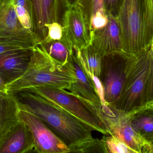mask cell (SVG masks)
<instances>
[{
	"mask_svg": "<svg viewBox=\"0 0 153 153\" xmlns=\"http://www.w3.org/2000/svg\"><path fill=\"white\" fill-rule=\"evenodd\" d=\"M43 97L60 107L81 121L91 131L107 135L108 130L92 103L78 98L64 89L48 86H37L24 89Z\"/></svg>",
	"mask_w": 153,
	"mask_h": 153,
	"instance_id": "5",
	"label": "cell"
},
{
	"mask_svg": "<svg viewBox=\"0 0 153 153\" xmlns=\"http://www.w3.org/2000/svg\"><path fill=\"white\" fill-rule=\"evenodd\" d=\"M72 153H107L102 139H93L92 141L76 147Z\"/></svg>",
	"mask_w": 153,
	"mask_h": 153,
	"instance_id": "23",
	"label": "cell"
},
{
	"mask_svg": "<svg viewBox=\"0 0 153 153\" xmlns=\"http://www.w3.org/2000/svg\"><path fill=\"white\" fill-rule=\"evenodd\" d=\"M15 0H0V45L32 50L40 42L35 32L24 28L17 17Z\"/></svg>",
	"mask_w": 153,
	"mask_h": 153,
	"instance_id": "7",
	"label": "cell"
},
{
	"mask_svg": "<svg viewBox=\"0 0 153 153\" xmlns=\"http://www.w3.org/2000/svg\"><path fill=\"white\" fill-rule=\"evenodd\" d=\"M73 63L65 66L53 60L38 45L33 49L27 69L20 78L7 84L8 93L37 86L68 90L76 81Z\"/></svg>",
	"mask_w": 153,
	"mask_h": 153,
	"instance_id": "4",
	"label": "cell"
},
{
	"mask_svg": "<svg viewBox=\"0 0 153 153\" xmlns=\"http://www.w3.org/2000/svg\"><path fill=\"white\" fill-rule=\"evenodd\" d=\"M128 55L121 52L102 57L100 80L105 105L111 106L120 96L125 82L124 69Z\"/></svg>",
	"mask_w": 153,
	"mask_h": 153,
	"instance_id": "8",
	"label": "cell"
},
{
	"mask_svg": "<svg viewBox=\"0 0 153 153\" xmlns=\"http://www.w3.org/2000/svg\"><path fill=\"white\" fill-rule=\"evenodd\" d=\"M151 94L152 96L153 95V70L152 72V83H151Z\"/></svg>",
	"mask_w": 153,
	"mask_h": 153,
	"instance_id": "28",
	"label": "cell"
},
{
	"mask_svg": "<svg viewBox=\"0 0 153 153\" xmlns=\"http://www.w3.org/2000/svg\"><path fill=\"white\" fill-rule=\"evenodd\" d=\"M34 149L35 143L32 133L27 125L21 120L0 145V153L34 152Z\"/></svg>",
	"mask_w": 153,
	"mask_h": 153,
	"instance_id": "14",
	"label": "cell"
},
{
	"mask_svg": "<svg viewBox=\"0 0 153 153\" xmlns=\"http://www.w3.org/2000/svg\"><path fill=\"white\" fill-rule=\"evenodd\" d=\"M117 16L124 53L136 54L150 48L153 37L152 0H123Z\"/></svg>",
	"mask_w": 153,
	"mask_h": 153,
	"instance_id": "2",
	"label": "cell"
},
{
	"mask_svg": "<svg viewBox=\"0 0 153 153\" xmlns=\"http://www.w3.org/2000/svg\"><path fill=\"white\" fill-rule=\"evenodd\" d=\"M74 1V0H71V1Z\"/></svg>",
	"mask_w": 153,
	"mask_h": 153,
	"instance_id": "31",
	"label": "cell"
},
{
	"mask_svg": "<svg viewBox=\"0 0 153 153\" xmlns=\"http://www.w3.org/2000/svg\"><path fill=\"white\" fill-rule=\"evenodd\" d=\"M8 94V93H3L0 92V96H1V95H4V94Z\"/></svg>",
	"mask_w": 153,
	"mask_h": 153,
	"instance_id": "30",
	"label": "cell"
},
{
	"mask_svg": "<svg viewBox=\"0 0 153 153\" xmlns=\"http://www.w3.org/2000/svg\"><path fill=\"white\" fill-rule=\"evenodd\" d=\"M56 62L61 65L70 66L72 64L74 50L72 45L63 37L60 40L40 42L39 45Z\"/></svg>",
	"mask_w": 153,
	"mask_h": 153,
	"instance_id": "18",
	"label": "cell"
},
{
	"mask_svg": "<svg viewBox=\"0 0 153 153\" xmlns=\"http://www.w3.org/2000/svg\"><path fill=\"white\" fill-rule=\"evenodd\" d=\"M48 34L45 39L40 42H49L54 40H60L63 37V28L62 24L58 22H53L46 25ZM39 42V43H40Z\"/></svg>",
	"mask_w": 153,
	"mask_h": 153,
	"instance_id": "24",
	"label": "cell"
},
{
	"mask_svg": "<svg viewBox=\"0 0 153 153\" xmlns=\"http://www.w3.org/2000/svg\"><path fill=\"white\" fill-rule=\"evenodd\" d=\"M20 49H24L20 47L12 46V45H0V55L10 51L20 50Z\"/></svg>",
	"mask_w": 153,
	"mask_h": 153,
	"instance_id": "26",
	"label": "cell"
},
{
	"mask_svg": "<svg viewBox=\"0 0 153 153\" xmlns=\"http://www.w3.org/2000/svg\"><path fill=\"white\" fill-rule=\"evenodd\" d=\"M152 1H153V0H152Z\"/></svg>",
	"mask_w": 153,
	"mask_h": 153,
	"instance_id": "32",
	"label": "cell"
},
{
	"mask_svg": "<svg viewBox=\"0 0 153 153\" xmlns=\"http://www.w3.org/2000/svg\"><path fill=\"white\" fill-rule=\"evenodd\" d=\"M150 49H151L152 51H153V37L152 39V43H151V46H150Z\"/></svg>",
	"mask_w": 153,
	"mask_h": 153,
	"instance_id": "29",
	"label": "cell"
},
{
	"mask_svg": "<svg viewBox=\"0 0 153 153\" xmlns=\"http://www.w3.org/2000/svg\"><path fill=\"white\" fill-rule=\"evenodd\" d=\"M107 153H136L126 143L113 136H103L102 138Z\"/></svg>",
	"mask_w": 153,
	"mask_h": 153,
	"instance_id": "21",
	"label": "cell"
},
{
	"mask_svg": "<svg viewBox=\"0 0 153 153\" xmlns=\"http://www.w3.org/2000/svg\"><path fill=\"white\" fill-rule=\"evenodd\" d=\"M19 119L30 129L35 143L34 152L68 153L70 149L41 119L24 110H19Z\"/></svg>",
	"mask_w": 153,
	"mask_h": 153,
	"instance_id": "9",
	"label": "cell"
},
{
	"mask_svg": "<svg viewBox=\"0 0 153 153\" xmlns=\"http://www.w3.org/2000/svg\"><path fill=\"white\" fill-rule=\"evenodd\" d=\"M123 0H103V4L106 13L117 15Z\"/></svg>",
	"mask_w": 153,
	"mask_h": 153,
	"instance_id": "25",
	"label": "cell"
},
{
	"mask_svg": "<svg viewBox=\"0 0 153 153\" xmlns=\"http://www.w3.org/2000/svg\"><path fill=\"white\" fill-rule=\"evenodd\" d=\"M72 63L76 81L71 84L68 90L78 98L94 105L102 104L93 82L85 72L74 53Z\"/></svg>",
	"mask_w": 153,
	"mask_h": 153,
	"instance_id": "15",
	"label": "cell"
},
{
	"mask_svg": "<svg viewBox=\"0 0 153 153\" xmlns=\"http://www.w3.org/2000/svg\"><path fill=\"white\" fill-rule=\"evenodd\" d=\"M0 92L8 93L7 92V84L0 76Z\"/></svg>",
	"mask_w": 153,
	"mask_h": 153,
	"instance_id": "27",
	"label": "cell"
},
{
	"mask_svg": "<svg viewBox=\"0 0 153 153\" xmlns=\"http://www.w3.org/2000/svg\"><path fill=\"white\" fill-rule=\"evenodd\" d=\"M132 125L135 129L144 136L152 135L153 137V118L143 116L132 120Z\"/></svg>",
	"mask_w": 153,
	"mask_h": 153,
	"instance_id": "22",
	"label": "cell"
},
{
	"mask_svg": "<svg viewBox=\"0 0 153 153\" xmlns=\"http://www.w3.org/2000/svg\"><path fill=\"white\" fill-rule=\"evenodd\" d=\"M19 110L41 119L69 147L70 153L94 139L91 131L72 115L38 94L21 90L10 93Z\"/></svg>",
	"mask_w": 153,
	"mask_h": 153,
	"instance_id": "1",
	"label": "cell"
},
{
	"mask_svg": "<svg viewBox=\"0 0 153 153\" xmlns=\"http://www.w3.org/2000/svg\"><path fill=\"white\" fill-rule=\"evenodd\" d=\"M28 1L33 12L34 31L41 41L47 36L46 25L53 22L61 23L63 13L72 4L71 0Z\"/></svg>",
	"mask_w": 153,
	"mask_h": 153,
	"instance_id": "10",
	"label": "cell"
},
{
	"mask_svg": "<svg viewBox=\"0 0 153 153\" xmlns=\"http://www.w3.org/2000/svg\"><path fill=\"white\" fill-rule=\"evenodd\" d=\"M19 108L10 93L0 96V145L7 135L20 121Z\"/></svg>",
	"mask_w": 153,
	"mask_h": 153,
	"instance_id": "17",
	"label": "cell"
},
{
	"mask_svg": "<svg viewBox=\"0 0 153 153\" xmlns=\"http://www.w3.org/2000/svg\"><path fill=\"white\" fill-rule=\"evenodd\" d=\"M72 4L83 13L90 37L95 31L107 24L108 16L103 0H74Z\"/></svg>",
	"mask_w": 153,
	"mask_h": 153,
	"instance_id": "16",
	"label": "cell"
},
{
	"mask_svg": "<svg viewBox=\"0 0 153 153\" xmlns=\"http://www.w3.org/2000/svg\"><path fill=\"white\" fill-rule=\"evenodd\" d=\"M61 24L63 37L72 45L74 50L90 45V35L83 13L72 3L63 13Z\"/></svg>",
	"mask_w": 153,
	"mask_h": 153,
	"instance_id": "11",
	"label": "cell"
},
{
	"mask_svg": "<svg viewBox=\"0 0 153 153\" xmlns=\"http://www.w3.org/2000/svg\"><path fill=\"white\" fill-rule=\"evenodd\" d=\"M109 134L123 141L136 153L153 152V142L139 134L132 125V115L120 112L105 104L94 105Z\"/></svg>",
	"mask_w": 153,
	"mask_h": 153,
	"instance_id": "6",
	"label": "cell"
},
{
	"mask_svg": "<svg viewBox=\"0 0 153 153\" xmlns=\"http://www.w3.org/2000/svg\"><path fill=\"white\" fill-rule=\"evenodd\" d=\"M108 22L90 36V45L102 56L122 51L121 28L117 15L107 13Z\"/></svg>",
	"mask_w": 153,
	"mask_h": 153,
	"instance_id": "12",
	"label": "cell"
},
{
	"mask_svg": "<svg viewBox=\"0 0 153 153\" xmlns=\"http://www.w3.org/2000/svg\"><path fill=\"white\" fill-rule=\"evenodd\" d=\"M153 52L151 49L139 54H128L125 63V82L120 96L109 106L117 111L129 113L152 96Z\"/></svg>",
	"mask_w": 153,
	"mask_h": 153,
	"instance_id": "3",
	"label": "cell"
},
{
	"mask_svg": "<svg viewBox=\"0 0 153 153\" xmlns=\"http://www.w3.org/2000/svg\"></svg>",
	"mask_w": 153,
	"mask_h": 153,
	"instance_id": "33",
	"label": "cell"
},
{
	"mask_svg": "<svg viewBox=\"0 0 153 153\" xmlns=\"http://www.w3.org/2000/svg\"><path fill=\"white\" fill-rule=\"evenodd\" d=\"M32 50L20 49L0 55V76L7 85L25 73L30 61Z\"/></svg>",
	"mask_w": 153,
	"mask_h": 153,
	"instance_id": "13",
	"label": "cell"
},
{
	"mask_svg": "<svg viewBox=\"0 0 153 153\" xmlns=\"http://www.w3.org/2000/svg\"><path fill=\"white\" fill-rule=\"evenodd\" d=\"M14 8L17 17L22 26L29 31L35 32L33 12L29 1L15 0Z\"/></svg>",
	"mask_w": 153,
	"mask_h": 153,
	"instance_id": "20",
	"label": "cell"
},
{
	"mask_svg": "<svg viewBox=\"0 0 153 153\" xmlns=\"http://www.w3.org/2000/svg\"><path fill=\"white\" fill-rule=\"evenodd\" d=\"M74 53L88 76L100 79L102 56L91 45L82 49L74 50Z\"/></svg>",
	"mask_w": 153,
	"mask_h": 153,
	"instance_id": "19",
	"label": "cell"
}]
</instances>
